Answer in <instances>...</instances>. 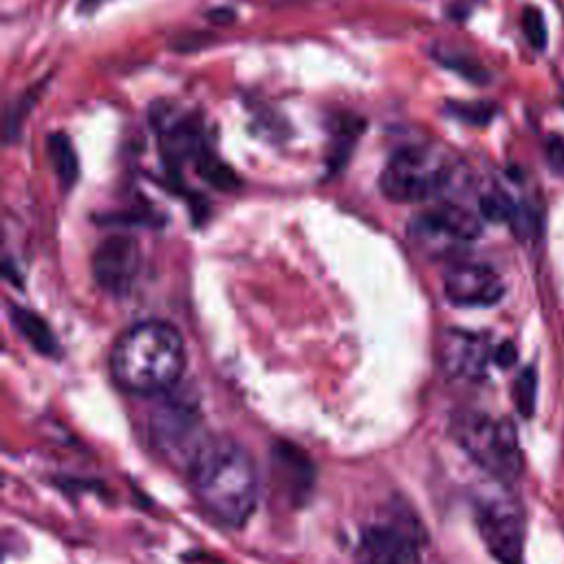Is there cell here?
<instances>
[{"label": "cell", "instance_id": "9", "mask_svg": "<svg viewBox=\"0 0 564 564\" xmlns=\"http://www.w3.org/2000/svg\"><path fill=\"white\" fill-rule=\"evenodd\" d=\"M150 121L161 139L163 156L170 163L196 159V154L205 148L200 141L198 119L189 112H183L174 104H154L150 110Z\"/></svg>", "mask_w": 564, "mask_h": 564}, {"label": "cell", "instance_id": "8", "mask_svg": "<svg viewBox=\"0 0 564 564\" xmlns=\"http://www.w3.org/2000/svg\"><path fill=\"white\" fill-rule=\"evenodd\" d=\"M489 361H494V348L480 333L447 328L438 337V366L452 379H482Z\"/></svg>", "mask_w": 564, "mask_h": 564}, {"label": "cell", "instance_id": "11", "mask_svg": "<svg viewBox=\"0 0 564 564\" xmlns=\"http://www.w3.org/2000/svg\"><path fill=\"white\" fill-rule=\"evenodd\" d=\"M357 564H423L416 538L401 527L375 524L366 529L355 549Z\"/></svg>", "mask_w": 564, "mask_h": 564}, {"label": "cell", "instance_id": "12", "mask_svg": "<svg viewBox=\"0 0 564 564\" xmlns=\"http://www.w3.org/2000/svg\"><path fill=\"white\" fill-rule=\"evenodd\" d=\"M198 416L192 408H185L181 403H167L152 414V436L156 445L174 454L176 458L192 460L194 452L200 447V443L207 438H198Z\"/></svg>", "mask_w": 564, "mask_h": 564}, {"label": "cell", "instance_id": "2", "mask_svg": "<svg viewBox=\"0 0 564 564\" xmlns=\"http://www.w3.org/2000/svg\"><path fill=\"white\" fill-rule=\"evenodd\" d=\"M185 346L181 333L159 319L130 326L110 350L115 381L134 394H159L170 390L183 375Z\"/></svg>", "mask_w": 564, "mask_h": 564}, {"label": "cell", "instance_id": "1", "mask_svg": "<svg viewBox=\"0 0 564 564\" xmlns=\"http://www.w3.org/2000/svg\"><path fill=\"white\" fill-rule=\"evenodd\" d=\"M187 465L192 489L214 518L229 527H242L251 518L258 505V471L240 443L207 436Z\"/></svg>", "mask_w": 564, "mask_h": 564}, {"label": "cell", "instance_id": "17", "mask_svg": "<svg viewBox=\"0 0 564 564\" xmlns=\"http://www.w3.org/2000/svg\"><path fill=\"white\" fill-rule=\"evenodd\" d=\"M535 390H538V381H535V372L533 368H524L518 379H516V388H513V397H516V408L518 412L529 419L533 414L535 408Z\"/></svg>", "mask_w": 564, "mask_h": 564}, {"label": "cell", "instance_id": "14", "mask_svg": "<svg viewBox=\"0 0 564 564\" xmlns=\"http://www.w3.org/2000/svg\"><path fill=\"white\" fill-rule=\"evenodd\" d=\"M11 319L15 324V328L20 330V335L31 344L33 350H37L44 357H53L59 352V344L55 333L48 328V324L33 311L15 306L11 311Z\"/></svg>", "mask_w": 564, "mask_h": 564}, {"label": "cell", "instance_id": "15", "mask_svg": "<svg viewBox=\"0 0 564 564\" xmlns=\"http://www.w3.org/2000/svg\"><path fill=\"white\" fill-rule=\"evenodd\" d=\"M46 154L51 159V165L59 178V185L64 189L73 187L79 176V161L77 152L70 143V139L64 132H53L46 137Z\"/></svg>", "mask_w": 564, "mask_h": 564}, {"label": "cell", "instance_id": "10", "mask_svg": "<svg viewBox=\"0 0 564 564\" xmlns=\"http://www.w3.org/2000/svg\"><path fill=\"white\" fill-rule=\"evenodd\" d=\"M443 291L456 306H491L505 295V284L487 264L458 262L447 269Z\"/></svg>", "mask_w": 564, "mask_h": 564}, {"label": "cell", "instance_id": "13", "mask_svg": "<svg viewBox=\"0 0 564 564\" xmlns=\"http://www.w3.org/2000/svg\"><path fill=\"white\" fill-rule=\"evenodd\" d=\"M271 458L273 476L282 494L293 505H304L315 487V465L311 463V458L304 454L302 447L289 441H278L271 449Z\"/></svg>", "mask_w": 564, "mask_h": 564}, {"label": "cell", "instance_id": "16", "mask_svg": "<svg viewBox=\"0 0 564 564\" xmlns=\"http://www.w3.org/2000/svg\"><path fill=\"white\" fill-rule=\"evenodd\" d=\"M194 161H196L198 174H200L207 183H212L214 187L227 192V189H236V187L240 185L236 172H234L227 163H223L214 152H209L207 148H203V150L196 154Z\"/></svg>", "mask_w": 564, "mask_h": 564}, {"label": "cell", "instance_id": "7", "mask_svg": "<svg viewBox=\"0 0 564 564\" xmlns=\"http://www.w3.org/2000/svg\"><path fill=\"white\" fill-rule=\"evenodd\" d=\"M93 278L95 282L112 295H126L141 267L139 242L130 236L117 234L99 242L93 253Z\"/></svg>", "mask_w": 564, "mask_h": 564}, {"label": "cell", "instance_id": "4", "mask_svg": "<svg viewBox=\"0 0 564 564\" xmlns=\"http://www.w3.org/2000/svg\"><path fill=\"white\" fill-rule=\"evenodd\" d=\"M452 176L449 159L430 145L397 150L379 176V189L394 203H421L438 194Z\"/></svg>", "mask_w": 564, "mask_h": 564}, {"label": "cell", "instance_id": "5", "mask_svg": "<svg viewBox=\"0 0 564 564\" xmlns=\"http://www.w3.org/2000/svg\"><path fill=\"white\" fill-rule=\"evenodd\" d=\"M476 524L489 553L502 564H520L524 546V518L507 496H485L476 502Z\"/></svg>", "mask_w": 564, "mask_h": 564}, {"label": "cell", "instance_id": "3", "mask_svg": "<svg viewBox=\"0 0 564 564\" xmlns=\"http://www.w3.org/2000/svg\"><path fill=\"white\" fill-rule=\"evenodd\" d=\"M452 432L463 452L498 480H513L520 474L522 456L516 427L509 419H494L482 412H460Z\"/></svg>", "mask_w": 564, "mask_h": 564}, {"label": "cell", "instance_id": "18", "mask_svg": "<svg viewBox=\"0 0 564 564\" xmlns=\"http://www.w3.org/2000/svg\"><path fill=\"white\" fill-rule=\"evenodd\" d=\"M516 357H518V352H516V348H513L511 341H502V344H498V346L494 348V364H498L500 368L513 366Z\"/></svg>", "mask_w": 564, "mask_h": 564}, {"label": "cell", "instance_id": "6", "mask_svg": "<svg viewBox=\"0 0 564 564\" xmlns=\"http://www.w3.org/2000/svg\"><path fill=\"white\" fill-rule=\"evenodd\" d=\"M480 220L474 212L445 203L425 214H421L412 223V236L419 240L423 249L443 251L445 247L469 242L478 238Z\"/></svg>", "mask_w": 564, "mask_h": 564}]
</instances>
